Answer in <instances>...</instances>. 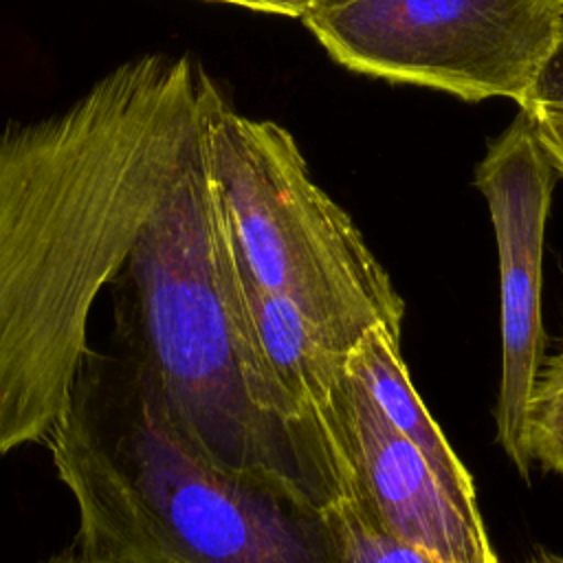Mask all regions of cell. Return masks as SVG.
Returning a JSON list of instances; mask_svg holds the SVG:
<instances>
[{
    "mask_svg": "<svg viewBox=\"0 0 563 563\" xmlns=\"http://www.w3.org/2000/svg\"><path fill=\"white\" fill-rule=\"evenodd\" d=\"M323 424L341 462L345 497L374 523L444 563H499L482 517L455 501L350 365L332 389Z\"/></svg>",
    "mask_w": 563,
    "mask_h": 563,
    "instance_id": "52a82bcc",
    "label": "cell"
},
{
    "mask_svg": "<svg viewBox=\"0 0 563 563\" xmlns=\"http://www.w3.org/2000/svg\"><path fill=\"white\" fill-rule=\"evenodd\" d=\"M526 449L532 462L563 477V341L543 356L526 405Z\"/></svg>",
    "mask_w": 563,
    "mask_h": 563,
    "instance_id": "30bf717a",
    "label": "cell"
},
{
    "mask_svg": "<svg viewBox=\"0 0 563 563\" xmlns=\"http://www.w3.org/2000/svg\"><path fill=\"white\" fill-rule=\"evenodd\" d=\"M328 2H330V0H328Z\"/></svg>",
    "mask_w": 563,
    "mask_h": 563,
    "instance_id": "e0dca14e",
    "label": "cell"
},
{
    "mask_svg": "<svg viewBox=\"0 0 563 563\" xmlns=\"http://www.w3.org/2000/svg\"><path fill=\"white\" fill-rule=\"evenodd\" d=\"M526 563H563V556L552 554V552H539V554L530 556Z\"/></svg>",
    "mask_w": 563,
    "mask_h": 563,
    "instance_id": "2e32d148",
    "label": "cell"
},
{
    "mask_svg": "<svg viewBox=\"0 0 563 563\" xmlns=\"http://www.w3.org/2000/svg\"><path fill=\"white\" fill-rule=\"evenodd\" d=\"M328 0H275L277 4V15L284 18H303L308 11H312L314 7L323 4Z\"/></svg>",
    "mask_w": 563,
    "mask_h": 563,
    "instance_id": "5bb4252c",
    "label": "cell"
},
{
    "mask_svg": "<svg viewBox=\"0 0 563 563\" xmlns=\"http://www.w3.org/2000/svg\"><path fill=\"white\" fill-rule=\"evenodd\" d=\"M400 341L402 336L376 325L350 350L347 365L367 387L387 420L429 460L455 501L468 515L482 517L475 482L416 391Z\"/></svg>",
    "mask_w": 563,
    "mask_h": 563,
    "instance_id": "ba28073f",
    "label": "cell"
},
{
    "mask_svg": "<svg viewBox=\"0 0 563 563\" xmlns=\"http://www.w3.org/2000/svg\"><path fill=\"white\" fill-rule=\"evenodd\" d=\"M207 121L117 277V332L176 431L216 468L325 510L345 497L341 462L325 427L299 411L255 336Z\"/></svg>",
    "mask_w": 563,
    "mask_h": 563,
    "instance_id": "7a4b0ae2",
    "label": "cell"
},
{
    "mask_svg": "<svg viewBox=\"0 0 563 563\" xmlns=\"http://www.w3.org/2000/svg\"><path fill=\"white\" fill-rule=\"evenodd\" d=\"M207 143L244 275L284 297L339 352L376 325L402 336L405 301L363 233L317 185L295 136L216 95Z\"/></svg>",
    "mask_w": 563,
    "mask_h": 563,
    "instance_id": "277c9868",
    "label": "cell"
},
{
    "mask_svg": "<svg viewBox=\"0 0 563 563\" xmlns=\"http://www.w3.org/2000/svg\"><path fill=\"white\" fill-rule=\"evenodd\" d=\"M42 563H119V561H110V559H99V556H90L84 554L79 550H75L70 543L57 552H53L51 556H46Z\"/></svg>",
    "mask_w": 563,
    "mask_h": 563,
    "instance_id": "4fadbf2b",
    "label": "cell"
},
{
    "mask_svg": "<svg viewBox=\"0 0 563 563\" xmlns=\"http://www.w3.org/2000/svg\"><path fill=\"white\" fill-rule=\"evenodd\" d=\"M556 174L532 114L521 108L475 169V187L488 205L499 257L501 378L495 429L499 446L523 482H530L532 468L526 449V405L545 356L543 242Z\"/></svg>",
    "mask_w": 563,
    "mask_h": 563,
    "instance_id": "8992f818",
    "label": "cell"
},
{
    "mask_svg": "<svg viewBox=\"0 0 563 563\" xmlns=\"http://www.w3.org/2000/svg\"><path fill=\"white\" fill-rule=\"evenodd\" d=\"M207 2H222V4H233V7H242L249 11H257V13L277 15L275 0H207Z\"/></svg>",
    "mask_w": 563,
    "mask_h": 563,
    "instance_id": "9a60e30c",
    "label": "cell"
},
{
    "mask_svg": "<svg viewBox=\"0 0 563 563\" xmlns=\"http://www.w3.org/2000/svg\"><path fill=\"white\" fill-rule=\"evenodd\" d=\"M218 90L189 55L143 53L0 130V457L66 416L92 308Z\"/></svg>",
    "mask_w": 563,
    "mask_h": 563,
    "instance_id": "6da1fadb",
    "label": "cell"
},
{
    "mask_svg": "<svg viewBox=\"0 0 563 563\" xmlns=\"http://www.w3.org/2000/svg\"><path fill=\"white\" fill-rule=\"evenodd\" d=\"M301 22L354 73L521 103L563 29V0H330Z\"/></svg>",
    "mask_w": 563,
    "mask_h": 563,
    "instance_id": "5b68a950",
    "label": "cell"
},
{
    "mask_svg": "<svg viewBox=\"0 0 563 563\" xmlns=\"http://www.w3.org/2000/svg\"><path fill=\"white\" fill-rule=\"evenodd\" d=\"M537 123L539 139L554 165V169L563 176V117L554 114H532Z\"/></svg>",
    "mask_w": 563,
    "mask_h": 563,
    "instance_id": "7c38bea8",
    "label": "cell"
},
{
    "mask_svg": "<svg viewBox=\"0 0 563 563\" xmlns=\"http://www.w3.org/2000/svg\"><path fill=\"white\" fill-rule=\"evenodd\" d=\"M325 517L339 563H444L427 550L383 530L347 497L325 508Z\"/></svg>",
    "mask_w": 563,
    "mask_h": 563,
    "instance_id": "9c48e42d",
    "label": "cell"
},
{
    "mask_svg": "<svg viewBox=\"0 0 563 563\" xmlns=\"http://www.w3.org/2000/svg\"><path fill=\"white\" fill-rule=\"evenodd\" d=\"M77 510L70 545L119 563H339L325 510L216 468L125 352L90 350L46 442Z\"/></svg>",
    "mask_w": 563,
    "mask_h": 563,
    "instance_id": "3957f363",
    "label": "cell"
},
{
    "mask_svg": "<svg viewBox=\"0 0 563 563\" xmlns=\"http://www.w3.org/2000/svg\"><path fill=\"white\" fill-rule=\"evenodd\" d=\"M519 108L530 114L563 117V29L534 73Z\"/></svg>",
    "mask_w": 563,
    "mask_h": 563,
    "instance_id": "8fae6325",
    "label": "cell"
}]
</instances>
